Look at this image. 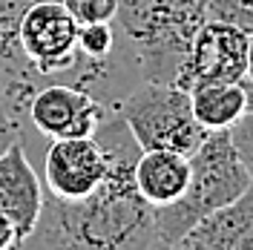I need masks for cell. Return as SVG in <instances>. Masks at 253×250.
Segmentation results:
<instances>
[{
    "label": "cell",
    "mask_w": 253,
    "mask_h": 250,
    "mask_svg": "<svg viewBox=\"0 0 253 250\" xmlns=\"http://www.w3.org/2000/svg\"><path fill=\"white\" fill-rule=\"evenodd\" d=\"M95 138L110 156V172L84 199H55L43 190V207L32 233L20 248H75V250H138L158 248L153 204L144 202L135 187V158L141 147L135 144L129 126L118 112H112L98 126Z\"/></svg>",
    "instance_id": "cell-1"
},
{
    "label": "cell",
    "mask_w": 253,
    "mask_h": 250,
    "mask_svg": "<svg viewBox=\"0 0 253 250\" xmlns=\"http://www.w3.org/2000/svg\"><path fill=\"white\" fill-rule=\"evenodd\" d=\"M207 17V0H118L112 23L138 78L175 83L190 41Z\"/></svg>",
    "instance_id": "cell-2"
},
{
    "label": "cell",
    "mask_w": 253,
    "mask_h": 250,
    "mask_svg": "<svg viewBox=\"0 0 253 250\" xmlns=\"http://www.w3.org/2000/svg\"><path fill=\"white\" fill-rule=\"evenodd\" d=\"M253 178L239 161L227 129L207 132L190 153V178L184 193L170 204L153 207L158 248H175L199 221L242 196Z\"/></svg>",
    "instance_id": "cell-3"
},
{
    "label": "cell",
    "mask_w": 253,
    "mask_h": 250,
    "mask_svg": "<svg viewBox=\"0 0 253 250\" xmlns=\"http://www.w3.org/2000/svg\"><path fill=\"white\" fill-rule=\"evenodd\" d=\"M115 112L141 150H175L190 156L207 135L193 115L190 92L175 83L141 81L118 101Z\"/></svg>",
    "instance_id": "cell-4"
},
{
    "label": "cell",
    "mask_w": 253,
    "mask_h": 250,
    "mask_svg": "<svg viewBox=\"0 0 253 250\" xmlns=\"http://www.w3.org/2000/svg\"><path fill=\"white\" fill-rule=\"evenodd\" d=\"M17 43L41 83L66 81L81 58L78 20L61 0H38L17 23Z\"/></svg>",
    "instance_id": "cell-5"
},
{
    "label": "cell",
    "mask_w": 253,
    "mask_h": 250,
    "mask_svg": "<svg viewBox=\"0 0 253 250\" xmlns=\"http://www.w3.org/2000/svg\"><path fill=\"white\" fill-rule=\"evenodd\" d=\"M115 110L104 107L92 92L66 81H49L32 92L26 104V124L41 138H81L95 135Z\"/></svg>",
    "instance_id": "cell-6"
},
{
    "label": "cell",
    "mask_w": 253,
    "mask_h": 250,
    "mask_svg": "<svg viewBox=\"0 0 253 250\" xmlns=\"http://www.w3.org/2000/svg\"><path fill=\"white\" fill-rule=\"evenodd\" d=\"M248 35L233 23L207 17L196 29L184 63L175 75V86L190 89L207 81H245L248 72Z\"/></svg>",
    "instance_id": "cell-7"
},
{
    "label": "cell",
    "mask_w": 253,
    "mask_h": 250,
    "mask_svg": "<svg viewBox=\"0 0 253 250\" xmlns=\"http://www.w3.org/2000/svg\"><path fill=\"white\" fill-rule=\"evenodd\" d=\"M110 172V156L95 135L49 141L43 156V190L55 199H84Z\"/></svg>",
    "instance_id": "cell-8"
},
{
    "label": "cell",
    "mask_w": 253,
    "mask_h": 250,
    "mask_svg": "<svg viewBox=\"0 0 253 250\" xmlns=\"http://www.w3.org/2000/svg\"><path fill=\"white\" fill-rule=\"evenodd\" d=\"M43 207V181L32 167L23 141L0 153V216L15 224L20 242L32 233Z\"/></svg>",
    "instance_id": "cell-9"
},
{
    "label": "cell",
    "mask_w": 253,
    "mask_h": 250,
    "mask_svg": "<svg viewBox=\"0 0 253 250\" xmlns=\"http://www.w3.org/2000/svg\"><path fill=\"white\" fill-rule=\"evenodd\" d=\"M175 248L187 250H253V181L230 204L213 210Z\"/></svg>",
    "instance_id": "cell-10"
},
{
    "label": "cell",
    "mask_w": 253,
    "mask_h": 250,
    "mask_svg": "<svg viewBox=\"0 0 253 250\" xmlns=\"http://www.w3.org/2000/svg\"><path fill=\"white\" fill-rule=\"evenodd\" d=\"M132 178L147 204H170L187 187L190 156L175 150H141V156L135 158Z\"/></svg>",
    "instance_id": "cell-11"
},
{
    "label": "cell",
    "mask_w": 253,
    "mask_h": 250,
    "mask_svg": "<svg viewBox=\"0 0 253 250\" xmlns=\"http://www.w3.org/2000/svg\"><path fill=\"white\" fill-rule=\"evenodd\" d=\"M187 92L193 115L207 132L230 129L248 112V92L242 81H207L190 86Z\"/></svg>",
    "instance_id": "cell-12"
},
{
    "label": "cell",
    "mask_w": 253,
    "mask_h": 250,
    "mask_svg": "<svg viewBox=\"0 0 253 250\" xmlns=\"http://www.w3.org/2000/svg\"><path fill=\"white\" fill-rule=\"evenodd\" d=\"M38 0H0V95H17L32 83L29 61L17 43V23Z\"/></svg>",
    "instance_id": "cell-13"
},
{
    "label": "cell",
    "mask_w": 253,
    "mask_h": 250,
    "mask_svg": "<svg viewBox=\"0 0 253 250\" xmlns=\"http://www.w3.org/2000/svg\"><path fill=\"white\" fill-rule=\"evenodd\" d=\"M78 52L86 61H110L118 52V32L112 20L78 23Z\"/></svg>",
    "instance_id": "cell-14"
},
{
    "label": "cell",
    "mask_w": 253,
    "mask_h": 250,
    "mask_svg": "<svg viewBox=\"0 0 253 250\" xmlns=\"http://www.w3.org/2000/svg\"><path fill=\"white\" fill-rule=\"evenodd\" d=\"M207 15L253 32V0H207Z\"/></svg>",
    "instance_id": "cell-15"
},
{
    "label": "cell",
    "mask_w": 253,
    "mask_h": 250,
    "mask_svg": "<svg viewBox=\"0 0 253 250\" xmlns=\"http://www.w3.org/2000/svg\"><path fill=\"white\" fill-rule=\"evenodd\" d=\"M66 12L78 23H95V20H112L118 0H61Z\"/></svg>",
    "instance_id": "cell-16"
},
{
    "label": "cell",
    "mask_w": 253,
    "mask_h": 250,
    "mask_svg": "<svg viewBox=\"0 0 253 250\" xmlns=\"http://www.w3.org/2000/svg\"><path fill=\"white\" fill-rule=\"evenodd\" d=\"M227 132H230V141H233V147H236L239 161L245 164L248 175L253 178V110L245 112Z\"/></svg>",
    "instance_id": "cell-17"
},
{
    "label": "cell",
    "mask_w": 253,
    "mask_h": 250,
    "mask_svg": "<svg viewBox=\"0 0 253 250\" xmlns=\"http://www.w3.org/2000/svg\"><path fill=\"white\" fill-rule=\"evenodd\" d=\"M29 132V126L23 118H17L15 112L9 110L6 104H0V153L15 144V141H23V135Z\"/></svg>",
    "instance_id": "cell-18"
},
{
    "label": "cell",
    "mask_w": 253,
    "mask_h": 250,
    "mask_svg": "<svg viewBox=\"0 0 253 250\" xmlns=\"http://www.w3.org/2000/svg\"><path fill=\"white\" fill-rule=\"evenodd\" d=\"M9 248H20V236H17L15 224L0 216V250H9Z\"/></svg>",
    "instance_id": "cell-19"
},
{
    "label": "cell",
    "mask_w": 253,
    "mask_h": 250,
    "mask_svg": "<svg viewBox=\"0 0 253 250\" xmlns=\"http://www.w3.org/2000/svg\"><path fill=\"white\" fill-rule=\"evenodd\" d=\"M245 81H253V32L248 35V72H245Z\"/></svg>",
    "instance_id": "cell-20"
},
{
    "label": "cell",
    "mask_w": 253,
    "mask_h": 250,
    "mask_svg": "<svg viewBox=\"0 0 253 250\" xmlns=\"http://www.w3.org/2000/svg\"><path fill=\"white\" fill-rule=\"evenodd\" d=\"M245 83V92H248V110H253V81H242Z\"/></svg>",
    "instance_id": "cell-21"
}]
</instances>
